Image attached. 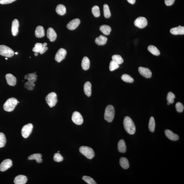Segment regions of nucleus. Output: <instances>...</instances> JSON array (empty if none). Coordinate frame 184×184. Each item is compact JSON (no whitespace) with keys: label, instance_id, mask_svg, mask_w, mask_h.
Here are the masks:
<instances>
[{"label":"nucleus","instance_id":"35","mask_svg":"<svg viewBox=\"0 0 184 184\" xmlns=\"http://www.w3.org/2000/svg\"><path fill=\"white\" fill-rule=\"evenodd\" d=\"M92 12L95 17H99L100 15V12L99 7L97 5H95L92 8Z\"/></svg>","mask_w":184,"mask_h":184},{"label":"nucleus","instance_id":"45","mask_svg":"<svg viewBox=\"0 0 184 184\" xmlns=\"http://www.w3.org/2000/svg\"><path fill=\"white\" fill-rule=\"evenodd\" d=\"M175 0H165V3L167 6H170L174 3Z\"/></svg>","mask_w":184,"mask_h":184},{"label":"nucleus","instance_id":"50","mask_svg":"<svg viewBox=\"0 0 184 184\" xmlns=\"http://www.w3.org/2000/svg\"><path fill=\"white\" fill-rule=\"evenodd\" d=\"M170 103H169V102H168L167 103V104H168V105H169L170 104Z\"/></svg>","mask_w":184,"mask_h":184},{"label":"nucleus","instance_id":"23","mask_svg":"<svg viewBox=\"0 0 184 184\" xmlns=\"http://www.w3.org/2000/svg\"><path fill=\"white\" fill-rule=\"evenodd\" d=\"M107 40V39L106 37L103 35H100L96 38L95 42L98 45H103L106 44Z\"/></svg>","mask_w":184,"mask_h":184},{"label":"nucleus","instance_id":"8","mask_svg":"<svg viewBox=\"0 0 184 184\" xmlns=\"http://www.w3.org/2000/svg\"><path fill=\"white\" fill-rule=\"evenodd\" d=\"M134 24L135 26L140 28H143L147 26L148 22L145 17H140L137 18L135 21Z\"/></svg>","mask_w":184,"mask_h":184},{"label":"nucleus","instance_id":"6","mask_svg":"<svg viewBox=\"0 0 184 184\" xmlns=\"http://www.w3.org/2000/svg\"><path fill=\"white\" fill-rule=\"evenodd\" d=\"M14 54L13 51L5 45H0V55L6 57H11Z\"/></svg>","mask_w":184,"mask_h":184},{"label":"nucleus","instance_id":"1","mask_svg":"<svg viewBox=\"0 0 184 184\" xmlns=\"http://www.w3.org/2000/svg\"><path fill=\"white\" fill-rule=\"evenodd\" d=\"M124 127L125 131L128 134L133 135L135 133L136 127L133 121L128 116H126L123 121Z\"/></svg>","mask_w":184,"mask_h":184},{"label":"nucleus","instance_id":"28","mask_svg":"<svg viewBox=\"0 0 184 184\" xmlns=\"http://www.w3.org/2000/svg\"><path fill=\"white\" fill-rule=\"evenodd\" d=\"M37 74L32 73L26 75L25 76V79L28 80L30 82L34 83L37 81Z\"/></svg>","mask_w":184,"mask_h":184},{"label":"nucleus","instance_id":"46","mask_svg":"<svg viewBox=\"0 0 184 184\" xmlns=\"http://www.w3.org/2000/svg\"><path fill=\"white\" fill-rule=\"evenodd\" d=\"M48 47H44L43 46L42 49V50L40 52V53L41 54H42L43 53H44L45 52H46V51L47 50H48Z\"/></svg>","mask_w":184,"mask_h":184},{"label":"nucleus","instance_id":"41","mask_svg":"<svg viewBox=\"0 0 184 184\" xmlns=\"http://www.w3.org/2000/svg\"><path fill=\"white\" fill-rule=\"evenodd\" d=\"M53 159L54 161L59 162L63 161V158L59 153H57L54 154Z\"/></svg>","mask_w":184,"mask_h":184},{"label":"nucleus","instance_id":"37","mask_svg":"<svg viewBox=\"0 0 184 184\" xmlns=\"http://www.w3.org/2000/svg\"><path fill=\"white\" fill-rule=\"evenodd\" d=\"M43 47L42 44L41 43H37L35 45V46L32 49V51L34 52L40 53Z\"/></svg>","mask_w":184,"mask_h":184},{"label":"nucleus","instance_id":"17","mask_svg":"<svg viewBox=\"0 0 184 184\" xmlns=\"http://www.w3.org/2000/svg\"><path fill=\"white\" fill-rule=\"evenodd\" d=\"M5 78L8 84L11 86H14L16 84V78L12 74L8 73L5 75Z\"/></svg>","mask_w":184,"mask_h":184},{"label":"nucleus","instance_id":"20","mask_svg":"<svg viewBox=\"0 0 184 184\" xmlns=\"http://www.w3.org/2000/svg\"><path fill=\"white\" fill-rule=\"evenodd\" d=\"M84 91L87 96L90 97L92 94V85L90 82H87L85 84Z\"/></svg>","mask_w":184,"mask_h":184},{"label":"nucleus","instance_id":"2","mask_svg":"<svg viewBox=\"0 0 184 184\" xmlns=\"http://www.w3.org/2000/svg\"><path fill=\"white\" fill-rule=\"evenodd\" d=\"M18 103V100L15 98H10L5 102L3 105V109L7 112H12L15 108Z\"/></svg>","mask_w":184,"mask_h":184},{"label":"nucleus","instance_id":"27","mask_svg":"<svg viewBox=\"0 0 184 184\" xmlns=\"http://www.w3.org/2000/svg\"><path fill=\"white\" fill-rule=\"evenodd\" d=\"M42 155L40 154H36L30 155L28 158L29 160H35L38 163H41L42 161Z\"/></svg>","mask_w":184,"mask_h":184},{"label":"nucleus","instance_id":"26","mask_svg":"<svg viewBox=\"0 0 184 184\" xmlns=\"http://www.w3.org/2000/svg\"><path fill=\"white\" fill-rule=\"evenodd\" d=\"M100 30L105 35H108L110 34L112 29L108 25H103L100 26Z\"/></svg>","mask_w":184,"mask_h":184},{"label":"nucleus","instance_id":"33","mask_svg":"<svg viewBox=\"0 0 184 184\" xmlns=\"http://www.w3.org/2000/svg\"><path fill=\"white\" fill-rule=\"evenodd\" d=\"M104 15L106 18H109L111 17V13L110 8L108 5L104 4L103 5Z\"/></svg>","mask_w":184,"mask_h":184},{"label":"nucleus","instance_id":"54","mask_svg":"<svg viewBox=\"0 0 184 184\" xmlns=\"http://www.w3.org/2000/svg\"><path fill=\"white\" fill-rule=\"evenodd\" d=\"M34 73L36 74V72H34Z\"/></svg>","mask_w":184,"mask_h":184},{"label":"nucleus","instance_id":"29","mask_svg":"<svg viewBox=\"0 0 184 184\" xmlns=\"http://www.w3.org/2000/svg\"><path fill=\"white\" fill-rule=\"evenodd\" d=\"M120 164L122 168L127 169L129 168V164L128 160L126 158L121 157L120 159Z\"/></svg>","mask_w":184,"mask_h":184},{"label":"nucleus","instance_id":"25","mask_svg":"<svg viewBox=\"0 0 184 184\" xmlns=\"http://www.w3.org/2000/svg\"><path fill=\"white\" fill-rule=\"evenodd\" d=\"M56 11L59 15L63 16L66 13V9L63 5L59 4L56 7Z\"/></svg>","mask_w":184,"mask_h":184},{"label":"nucleus","instance_id":"7","mask_svg":"<svg viewBox=\"0 0 184 184\" xmlns=\"http://www.w3.org/2000/svg\"><path fill=\"white\" fill-rule=\"evenodd\" d=\"M33 126L31 123H29L25 125L22 128V135L24 138H27L30 136L32 132Z\"/></svg>","mask_w":184,"mask_h":184},{"label":"nucleus","instance_id":"11","mask_svg":"<svg viewBox=\"0 0 184 184\" xmlns=\"http://www.w3.org/2000/svg\"><path fill=\"white\" fill-rule=\"evenodd\" d=\"M12 163L11 160L7 159L3 161L0 165V171L4 172L12 166Z\"/></svg>","mask_w":184,"mask_h":184},{"label":"nucleus","instance_id":"15","mask_svg":"<svg viewBox=\"0 0 184 184\" xmlns=\"http://www.w3.org/2000/svg\"><path fill=\"white\" fill-rule=\"evenodd\" d=\"M165 133L166 137L172 141H177L179 139V137L178 135L174 133L170 130L168 129L165 130Z\"/></svg>","mask_w":184,"mask_h":184},{"label":"nucleus","instance_id":"9","mask_svg":"<svg viewBox=\"0 0 184 184\" xmlns=\"http://www.w3.org/2000/svg\"><path fill=\"white\" fill-rule=\"evenodd\" d=\"M72 120L73 122L77 125H81L83 123L82 116L79 112H75L73 113L72 116Z\"/></svg>","mask_w":184,"mask_h":184},{"label":"nucleus","instance_id":"19","mask_svg":"<svg viewBox=\"0 0 184 184\" xmlns=\"http://www.w3.org/2000/svg\"><path fill=\"white\" fill-rule=\"evenodd\" d=\"M27 179L26 176L23 175H19L15 177L14 183L15 184H25L26 183Z\"/></svg>","mask_w":184,"mask_h":184},{"label":"nucleus","instance_id":"40","mask_svg":"<svg viewBox=\"0 0 184 184\" xmlns=\"http://www.w3.org/2000/svg\"><path fill=\"white\" fill-rule=\"evenodd\" d=\"M119 65L115 62L113 61V60L111 61L109 68H110V70L111 71L117 69L119 68Z\"/></svg>","mask_w":184,"mask_h":184},{"label":"nucleus","instance_id":"10","mask_svg":"<svg viewBox=\"0 0 184 184\" xmlns=\"http://www.w3.org/2000/svg\"><path fill=\"white\" fill-rule=\"evenodd\" d=\"M67 54V51L65 49L61 48L59 49L56 54L55 60L57 62H61L65 59Z\"/></svg>","mask_w":184,"mask_h":184},{"label":"nucleus","instance_id":"18","mask_svg":"<svg viewBox=\"0 0 184 184\" xmlns=\"http://www.w3.org/2000/svg\"><path fill=\"white\" fill-rule=\"evenodd\" d=\"M170 32L174 35H183L184 34V27L179 25L178 27L171 29Z\"/></svg>","mask_w":184,"mask_h":184},{"label":"nucleus","instance_id":"3","mask_svg":"<svg viewBox=\"0 0 184 184\" xmlns=\"http://www.w3.org/2000/svg\"><path fill=\"white\" fill-rule=\"evenodd\" d=\"M115 111L114 107L112 105L107 106L105 109L104 113V119L109 123L112 122L114 118Z\"/></svg>","mask_w":184,"mask_h":184},{"label":"nucleus","instance_id":"21","mask_svg":"<svg viewBox=\"0 0 184 184\" xmlns=\"http://www.w3.org/2000/svg\"><path fill=\"white\" fill-rule=\"evenodd\" d=\"M118 149L119 152L121 153H125L127 151V147L124 140H120L118 144Z\"/></svg>","mask_w":184,"mask_h":184},{"label":"nucleus","instance_id":"49","mask_svg":"<svg viewBox=\"0 0 184 184\" xmlns=\"http://www.w3.org/2000/svg\"><path fill=\"white\" fill-rule=\"evenodd\" d=\"M34 55L35 56H37L38 55V54L37 53L35 52V53L34 54Z\"/></svg>","mask_w":184,"mask_h":184},{"label":"nucleus","instance_id":"42","mask_svg":"<svg viewBox=\"0 0 184 184\" xmlns=\"http://www.w3.org/2000/svg\"><path fill=\"white\" fill-rule=\"evenodd\" d=\"M176 108L177 112L182 113L184 110V107L183 105L181 103L178 102L176 104Z\"/></svg>","mask_w":184,"mask_h":184},{"label":"nucleus","instance_id":"30","mask_svg":"<svg viewBox=\"0 0 184 184\" xmlns=\"http://www.w3.org/2000/svg\"><path fill=\"white\" fill-rule=\"evenodd\" d=\"M148 50L151 53L154 55L158 56L159 55L160 53L159 50L157 47L153 45H150L148 47Z\"/></svg>","mask_w":184,"mask_h":184},{"label":"nucleus","instance_id":"43","mask_svg":"<svg viewBox=\"0 0 184 184\" xmlns=\"http://www.w3.org/2000/svg\"><path fill=\"white\" fill-rule=\"evenodd\" d=\"M35 85L34 83L27 82L25 83V87L29 90H34Z\"/></svg>","mask_w":184,"mask_h":184},{"label":"nucleus","instance_id":"4","mask_svg":"<svg viewBox=\"0 0 184 184\" xmlns=\"http://www.w3.org/2000/svg\"><path fill=\"white\" fill-rule=\"evenodd\" d=\"M79 150L81 154L88 159H92L94 157V151L91 148L87 146H82L80 147Z\"/></svg>","mask_w":184,"mask_h":184},{"label":"nucleus","instance_id":"32","mask_svg":"<svg viewBox=\"0 0 184 184\" xmlns=\"http://www.w3.org/2000/svg\"><path fill=\"white\" fill-rule=\"evenodd\" d=\"M112 59L113 61L115 62L119 65L121 64L123 62V58L121 55H115L113 56Z\"/></svg>","mask_w":184,"mask_h":184},{"label":"nucleus","instance_id":"53","mask_svg":"<svg viewBox=\"0 0 184 184\" xmlns=\"http://www.w3.org/2000/svg\"><path fill=\"white\" fill-rule=\"evenodd\" d=\"M58 153H59V152H60L59 151H58Z\"/></svg>","mask_w":184,"mask_h":184},{"label":"nucleus","instance_id":"31","mask_svg":"<svg viewBox=\"0 0 184 184\" xmlns=\"http://www.w3.org/2000/svg\"><path fill=\"white\" fill-rule=\"evenodd\" d=\"M148 127L150 131L152 132H154L155 128V121L153 117H152L149 120Z\"/></svg>","mask_w":184,"mask_h":184},{"label":"nucleus","instance_id":"16","mask_svg":"<svg viewBox=\"0 0 184 184\" xmlns=\"http://www.w3.org/2000/svg\"><path fill=\"white\" fill-rule=\"evenodd\" d=\"M19 21L17 19H14L13 21L12 25L11 32L12 35L16 36L19 32Z\"/></svg>","mask_w":184,"mask_h":184},{"label":"nucleus","instance_id":"12","mask_svg":"<svg viewBox=\"0 0 184 184\" xmlns=\"http://www.w3.org/2000/svg\"><path fill=\"white\" fill-rule=\"evenodd\" d=\"M138 71L141 75L146 78H150L152 77V72L148 68L140 67L138 68Z\"/></svg>","mask_w":184,"mask_h":184},{"label":"nucleus","instance_id":"52","mask_svg":"<svg viewBox=\"0 0 184 184\" xmlns=\"http://www.w3.org/2000/svg\"><path fill=\"white\" fill-rule=\"evenodd\" d=\"M5 59L7 60L8 59H7V58H5Z\"/></svg>","mask_w":184,"mask_h":184},{"label":"nucleus","instance_id":"44","mask_svg":"<svg viewBox=\"0 0 184 184\" xmlns=\"http://www.w3.org/2000/svg\"><path fill=\"white\" fill-rule=\"evenodd\" d=\"M16 1V0H1L0 4L2 5L9 4Z\"/></svg>","mask_w":184,"mask_h":184},{"label":"nucleus","instance_id":"48","mask_svg":"<svg viewBox=\"0 0 184 184\" xmlns=\"http://www.w3.org/2000/svg\"><path fill=\"white\" fill-rule=\"evenodd\" d=\"M47 45V43H44L43 44V46L44 47H46Z\"/></svg>","mask_w":184,"mask_h":184},{"label":"nucleus","instance_id":"51","mask_svg":"<svg viewBox=\"0 0 184 184\" xmlns=\"http://www.w3.org/2000/svg\"><path fill=\"white\" fill-rule=\"evenodd\" d=\"M14 54H16V55H18V52H16V53H14Z\"/></svg>","mask_w":184,"mask_h":184},{"label":"nucleus","instance_id":"36","mask_svg":"<svg viewBox=\"0 0 184 184\" xmlns=\"http://www.w3.org/2000/svg\"><path fill=\"white\" fill-rule=\"evenodd\" d=\"M6 139L5 134L0 133V148L4 147L6 144Z\"/></svg>","mask_w":184,"mask_h":184},{"label":"nucleus","instance_id":"38","mask_svg":"<svg viewBox=\"0 0 184 184\" xmlns=\"http://www.w3.org/2000/svg\"><path fill=\"white\" fill-rule=\"evenodd\" d=\"M175 98V96L173 92H169L168 93L167 96V99L169 103H173Z\"/></svg>","mask_w":184,"mask_h":184},{"label":"nucleus","instance_id":"13","mask_svg":"<svg viewBox=\"0 0 184 184\" xmlns=\"http://www.w3.org/2000/svg\"><path fill=\"white\" fill-rule=\"evenodd\" d=\"M81 21L79 19H75L72 20L68 24L67 28L69 30H73L77 28L80 24Z\"/></svg>","mask_w":184,"mask_h":184},{"label":"nucleus","instance_id":"39","mask_svg":"<svg viewBox=\"0 0 184 184\" xmlns=\"http://www.w3.org/2000/svg\"><path fill=\"white\" fill-rule=\"evenodd\" d=\"M82 179L83 180L89 184H96V182L90 177L87 176H84L83 177Z\"/></svg>","mask_w":184,"mask_h":184},{"label":"nucleus","instance_id":"55","mask_svg":"<svg viewBox=\"0 0 184 184\" xmlns=\"http://www.w3.org/2000/svg\"><path fill=\"white\" fill-rule=\"evenodd\" d=\"M18 103H19V102H18Z\"/></svg>","mask_w":184,"mask_h":184},{"label":"nucleus","instance_id":"34","mask_svg":"<svg viewBox=\"0 0 184 184\" xmlns=\"http://www.w3.org/2000/svg\"><path fill=\"white\" fill-rule=\"evenodd\" d=\"M121 79L125 82L132 83L133 82L134 80L133 78L128 74H123L121 76Z\"/></svg>","mask_w":184,"mask_h":184},{"label":"nucleus","instance_id":"47","mask_svg":"<svg viewBox=\"0 0 184 184\" xmlns=\"http://www.w3.org/2000/svg\"><path fill=\"white\" fill-rule=\"evenodd\" d=\"M127 1L131 4H134L135 3L136 0H127Z\"/></svg>","mask_w":184,"mask_h":184},{"label":"nucleus","instance_id":"22","mask_svg":"<svg viewBox=\"0 0 184 184\" xmlns=\"http://www.w3.org/2000/svg\"><path fill=\"white\" fill-rule=\"evenodd\" d=\"M35 34L37 38L43 37L45 36V31L43 27L41 26H37L36 29Z\"/></svg>","mask_w":184,"mask_h":184},{"label":"nucleus","instance_id":"5","mask_svg":"<svg viewBox=\"0 0 184 184\" xmlns=\"http://www.w3.org/2000/svg\"><path fill=\"white\" fill-rule=\"evenodd\" d=\"M45 99L47 103L51 107L54 106L58 101L57 94L54 92L49 94L45 98Z\"/></svg>","mask_w":184,"mask_h":184},{"label":"nucleus","instance_id":"14","mask_svg":"<svg viewBox=\"0 0 184 184\" xmlns=\"http://www.w3.org/2000/svg\"><path fill=\"white\" fill-rule=\"evenodd\" d=\"M47 36L51 42H54L57 38V34L52 28H49L47 30Z\"/></svg>","mask_w":184,"mask_h":184},{"label":"nucleus","instance_id":"24","mask_svg":"<svg viewBox=\"0 0 184 184\" xmlns=\"http://www.w3.org/2000/svg\"><path fill=\"white\" fill-rule=\"evenodd\" d=\"M90 59L87 57L83 58L82 62V67L83 70H88L90 68Z\"/></svg>","mask_w":184,"mask_h":184}]
</instances>
